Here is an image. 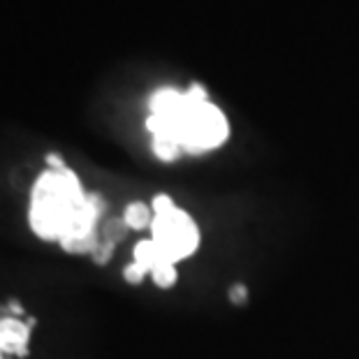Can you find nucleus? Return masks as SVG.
<instances>
[{
    "label": "nucleus",
    "instance_id": "nucleus-7",
    "mask_svg": "<svg viewBox=\"0 0 359 359\" xmlns=\"http://www.w3.org/2000/svg\"><path fill=\"white\" fill-rule=\"evenodd\" d=\"M47 167H49V170H60V167H65V160L60 158L58 154H49L47 156Z\"/></svg>",
    "mask_w": 359,
    "mask_h": 359
},
{
    "label": "nucleus",
    "instance_id": "nucleus-4",
    "mask_svg": "<svg viewBox=\"0 0 359 359\" xmlns=\"http://www.w3.org/2000/svg\"><path fill=\"white\" fill-rule=\"evenodd\" d=\"M35 327V320H21V318H0V332H3V339L10 348V355L17 357H28V346H30V332Z\"/></svg>",
    "mask_w": 359,
    "mask_h": 359
},
{
    "label": "nucleus",
    "instance_id": "nucleus-8",
    "mask_svg": "<svg viewBox=\"0 0 359 359\" xmlns=\"http://www.w3.org/2000/svg\"><path fill=\"white\" fill-rule=\"evenodd\" d=\"M7 355H10V348H7V343L3 339V332H0V359H5Z\"/></svg>",
    "mask_w": 359,
    "mask_h": 359
},
{
    "label": "nucleus",
    "instance_id": "nucleus-6",
    "mask_svg": "<svg viewBox=\"0 0 359 359\" xmlns=\"http://www.w3.org/2000/svg\"><path fill=\"white\" fill-rule=\"evenodd\" d=\"M230 299H232V304H236V306H243V304L248 302V290H246V285H241V283L232 285L230 287Z\"/></svg>",
    "mask_w": 359,
    "mask_h": 359
},
{
    "label": "nucleus",
    "instance_id": "nucleus-1",
    "mask_svg": "<svg viewBox=\"0 0 359 359\" xmlns=\"http://www.w3.org/2000/svg\"><path fill=\"white\" fill-rule=\"evenodd\" d=\"M107 204L86 193L70 167L44 170L30 188L28 225L42 241H56L65 253H97V223Z\"/></svg>",
    "mask_w": 359,
    "mask_h": 359
},
{
    "label": "nucleus",
    "instance_id": "nucleus-5",
    "mask_svg": "<svg viewBox=\"0 0 359 359\" xmlns=\"http://www.w3.org/2000/svg\"><path fill=\"white\" fill-rule=\"evenodd\" d=\"M151 220H154V209L144 202H133L126 206L123 211V223L130 230H144V227H151Z\"/></svg>",
    "mask_w": 359,
    "mask_h": 359
},
{
    "label": "nucleus",
    "instance_id": "nucleus-3",
    "mask_svg": "<svg viewBox=\"0 0 359 359\" xmlns=\"http://www.w3.org/2000/svg\"><path fill=\"white\" fill-rule=\"evenodd\" d=\"M151 209H154V220L149 227L151 239H142L133 248V262L151 273L156 285L172 287L179 280L177 264L197 253L202 234L195 218L174 204L172 197L156 195Z\"/></svg>",
    "mask_w": 359,
    "mask_h": 359
},
{
    "label": "nucleus",
    "instance_id": "nucleus-2",
    "mask_svg": "<svg viewBox=\"0 0 359 359\" xmlns=\"http://www.w3.org/2000/svg\"><path fill=\"white\" fill-rule=\"evenodd\" d=\"M147 130L163 163H174L181 154H209L230 140V121L200 83L188 90L163 86L151 93Z\"/></svg>",
    "mask_w": 359,
    "mask_h": 359
}]
</instances>
